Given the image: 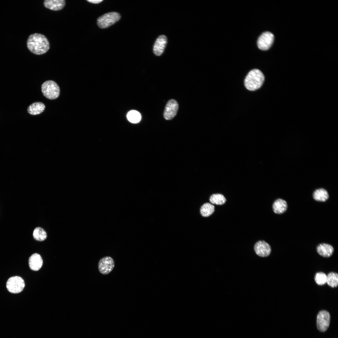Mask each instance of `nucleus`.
I'll list each match as a JSON object with an SVG mask.
<instances>
[{"label": "nucleus", "instance_id": "nucleus-1", "mask_svg": "<svg viewBox=\"0 0 338 338\" xmlns=\"http://www.w3.org/2000/svg\"><path fill=\"white\" fill-rule=\"evenodd\" d=\"M28 49L37 55L43 54L49 49V44L47 38L40 33H34L29 35L27 41Z\"/></svg>", "mask_w": 338, "mask_h": 338}, {"label": "nucleus", "instance_id": "nucleus-2", "mask_svg": "<svg viewBox=\"0 0 338 338\" xmlns=\"http://www.w3.org/2000/svg\"><path fill=\"white\" fill-rule=\"evenodd\" d=\"M264 80V77L262 72L258 69H254L251 70L247 75L244 84L247 89L254 91L261 86Z\"/></svg>", "mask_w": 338, "mask_h": 338}, {"label": "nucleus", "instance_id": "nucleus-3", "mask_svg": "<svg viewBox=\"0 0 338 338\" xmlns=\"http://www.w3.org/2000/svg\"><path fill=\"white\" fill-rule=\"evenodd\" d=\"M41 90L44 95L50 100L57 98L60 94V89L57 84L53 80H47L41 86Z\"/></svg>", "mask_w": 338, "mask_h": 338}, {"label": "nucleus", "instance_id": "nucleus-4", "mask_svg": "<svg viewBox=\"0 0 338 338\" xmlns=\"http://www.w3.org/2000/svg\"><path fill=\"white\" fill-rule=\"evenodd\" d=\"M120 18V16L118 13L109 12L99 17L97 19V24L100 28H106L115 23Z\"/></svg>", "mask_w": 338, "mask_h": 338}, {"label": "nucleus", "instance_id": "nucleus-5", "mask_svg": "<svg viewBox=\"0 0 338 338\" xmlns=\"http://www.w3.org/2000/svg\"><path fill=\"white\" fill-rule=\"evenodd\" d=\"M25 287L23 280L21 277L14 276L9 278L6 283V287L10 293L16 294L21 292Z\"/></svg>", "mask_w": 338, "mask_h": 338}, {"label": "nucleus", "instance_id": "nucleus-6", "mask_svg": "<svg viewBox=\"0 0 338 338\" xmlns=\"http://www.w3.org/2000/svg\"><path fill=\"white\" fill-rule=\"evenodd\" d=\"M330 322L329 313L325 310L320 311L317 317V327L320 331L324 332L328 328Z\"/></svg>", "mask_w": 338, "mask_h": 338}, {"label": "nucleus", "instance_id": "nucleus-7", "mask_svg": "<svg viewBox=\"0 0 338 338\" xmlns=\"http://www.w3.org/2000/svg\"><path fill=\"white\" fill-rule=\"evenodd\" d=\"M274 38V35L271 33L267 31L263 33L258 40V47L262 50H268L272 45Z\"/></svg>", "mask_w": 338, "mask_h": 338}, {"label": "nucleus", "instance_id": "nucleus-8", "mask_svg": "<svg viewBox=\"0 0 338 338\" xmlns=\"http://www.w3.org/2000/svg\"><path fill=\"white\" fill-rule=\"evenodd\" d=\"M115 267V262L113 259L109 256H105L99 260L98 269L100 272L103 275L110 273Z\"/></svg>", "mask_w": 338, "mask_h": 338}, {"label": "nucleus", "instance_id": "nucleus-9", "mask_svg": "<svg viewBox=\"0 0 338 338\" xmlns=\"http://www.w3.org/2000/svg\"><path fill=\"white\" fill-rule=\"evenodd\" d=\"M254 250L256 254L261 257H268L270 254L271 251L270 245L263 240H260L257 242L254 245Z\"/></svg>", "mask_w": 338, "mask_h": 338}, {"label": "nucleus", "instance_id": "nucleus-10", "mask_svg": "<svg viewBox=\"0 0 338 338\" xmlns=\"http://www.w3.org/2000/svg\"><path fill=\"white\" fill-rule=\"evenodd\" d=\"M178 108L177 102L174 99H171L167 102L165 107L163 116L166 120L173 118L177 114Z\"/></svg>", "mask_w": 338, "mask_h": 338}, {"label": "nucleus", "instance_id": "nucleus-11", "mask_svg": "<svg viewBox=\"0 0 338 338\" xmlns=\"http://www.w3.org/2000/svg\"><path fill=\"white\" fill-rule=\"evenodd\" d=\"M167 43L166 37L164 35L160 36L156 39L153 46L154 54L158 56L161 55L164 52Z\"/></svg>", "mask_w": 338, "mask_h": 338}, {"label": "nucleus", "instance_id": "nucleus-12", "mask_svg": "<svg viewBox=\"0 0 338 338\" xmlns=\"http://www.w3.org/2000/svg\"><path fill=\"white\" fill-rule=\"evenodd\" d=\"M43 261L41 256L38 254H33L29 258L28 264L30 269L33 271H38L42 267Z\"/></svg>", "mask_w": 338, "mask_h": 338}, {"label": "nucleus", "instance_id": "nucleus-13", "mask_svg": "<svg viewBox=\"0 0 338 338\" xmlns=\"http://www.w3.org/2000/svg\"><path fill=\"white\" fill-rule=\"evenodd\" d=\"M44 3L45 7L47 8L54 11H58L64 8L65 2L64 0H45Z\"/></svg>", "mask_w": 338, "mask_h": 338}, {"label": "nucleus", "instance_id": "nucleus-14", "mask_svg": "<svg viewBox=\"0 0 338 338\" xmlns=\"http://www.w3.org/2000/svg\"><path fill=\"white\" fill-rule=\"evenodd\" d=\"M318 254L324 257H329L333 254L334 249L333 246L328 243H322L318 245L316 248Z\"/></svg>", "mask_w": 338, "mask_h": 338}, {"label": "nucleus", "instance_id": "nucleus-15", "mask_svg": "<svg viewBox=\"0 0 338 338\" xmlns=\"http://www.w3.org/2000/svg\"><path fill=\"white\" fill-rule=\"evenodd\" d=\"M272 207L273 211L275 213L281 214L287 210L288 204L285 200L281 198H278L274 202Z\"/></svg>", "mask_w": 338, "mask_h": 338}, {"label": "nucleus", "instance_id": "nucleus-16", "mask_svg": "<svg viewBox=\"0 0 338 338\" xmlns=\"http://www.w3.org/2000/svg\"><path fill=\"white\" fill-rule=\"evenodd\" d=\"M45 105L41 102H34L28 106L27 111L29 114L32 115L39 114L44 111Z\"/></svg>", "mask_w": 338, "mask_h": 338}, {"label": "nucleus", "instance_id": "nucleus-17", "mask_svg": "<svg viewBox=\"0 0 338 338\" xmlns=\"http://www.w3.org/2000/svg\"><path fill=\"white\" fill-rule=\"evenodd\" d=\"M313 197L314 199L316 201L325 202L328 199L329 195L325 189L320 188L317 189L314 191Z\"/></svg>", "mask_w": 338, "mask_h": 338}, {"label": "nucleus", "instance_id": "nucleus-18", "mask_svg": "<svg viewBox=\"0 0 338 338\" xmlns=\"http://www.w3.org/2000/svg\"><path fill=\"white\" fill-rule=\"evenodd\" d=\"M214 206L213 204L208 202L203 204L201 206L200 209L201 215L205 217H208L214 213Z\"/></svg>", "mask_w": 338, "mask_h": 338}, {"label": "nucleus", "instance_id": "nucleus-19", "mask_svg": "<svg viewBox=\"0 0 338 338\" xmlns=\"http://www.w3.org/2000/svg\"><path fill=\"white\" fill-rule=\"evenodd\" d=\"M209 200L212 203L217 205H223L226 201L224 196L220 193L213 194L210 196Z\"/></svg>", "mask_w": 338, "mask_h": 338}, {"label": "nucleus", "instance_id": "nucleus-20", "mask_svg": "<svg viewBox=\"0 0 338 338\" xmlns=\"http://www.w3.org/2000/svg\"><path fill=\"white\" fill-rule=\"evenodd\" d=\"M33 236L36 240L42 241L45 240L47 237V234L45 231L41 228L38 227L34 229Z\"/></svg>", "mask_w": 338, "mask_h": 338}, {"label": "nucleus", "instance_id": "nucleus-21", "mask_svg": "<svg viewBox=\"0 0 338 338\" xmlns=\"http://www.w3.org/2000/svg\"><path fill=\"white\" fill-rule=\"evenodd\" d=\"M326 283L330 287H336L338 285V274L337 273L331 272L327 275Z\"/></svg>", "mask_w": 338, "mask_h": 338}, {"label": "nucleus", "instance_id": "nucleus-22", "mask_svg": "<svg viewBox=\"0 0 338 338\" xmlns=\"http://www.w3.org/2000/svg\"><path fill=\"white\" fill-rule=\"evenodd\" d=\"M127 117L130 122L133 123H136L140 121L141 115L138 111L136 110H131L128 113Z\"/></svg>", "mask_w": 338, "mask_h": 338}, {"label": "nucleus", "instance_id": "nucleus-23", "mask_svg": "<svg viewBox=\"0 0 338 338\" xmlns=\"http://www.w3.org/2000/svg\"><path fill=\"white\" fill-rule=\"evenodd\" d=\"M315 280L318 285H323L326 283L327 275L323 272H317L315 275Z\"/></svg>", "mask_w": 338, "mask_h": 338}, {"label": "nucleus", "instance_id": "nucleus-24", "mask_svg": "<svg viewBox=\"0 0 338 338\" xmlns=\"http://www.w3.org/2000/svg\"><path fill=\"white\" fill-rule=\"evenodd\" d=\"M87 1L88 2H90V3H95V4H97V3H100L101 2H102L103 1V0H87Z\"/></svg>", "mask_w": 338, "mask_h": 338}]
</instances>
